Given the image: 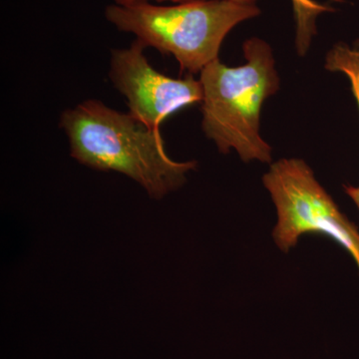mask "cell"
<instances>
[{
  "label": "cell",
  "instance_id": "5b68a950",
  "mask_svg": "<svg viewBox=\"0 0 359 359\" xmlns=\"http://www.w3.org/2000/svg\"><path fill=\"white\" fill-rule=\"evenodd\" d=\"M146 47L139 40L127 48L111 51L109 78L126 98L129 114L153 129L178 111L201 103L200 79L190 75L173 78L156 70L146 58Z\"/></svg>",
  "mask_w": 359,
  "mask_h": 359
},
{
  "label": "cell",
  "instance_id": "52a82bcc",
  "mask_svg": "<svg viewBox=\"0 0 359 359\" xmlns=\"http://www.w3.org/2000/svg\"><path fill=\"white\" fill-rule=\"evenodd\" d=\"M117 1H150L156 4H162V2H173V4H180V2L190 1V0H114ZM231 1L237 2V4H245V6H257V0H231Z\"/></svg>",
  "mask_w": 359,
  "mask_h": 359
},
{
  "label": "cell",
  "instance_id": "6da1fadb",
  "mask_svg": "<svg viewBox=\"0 0 359 359\" xmlns=\"http://www.w3.org/2000/svg\"><path fill=\"white\" fill-rule=\"evenodd\" d=\"M59 127L69 142L70 155L97 171L117 172L133 180L152 199L179 190L196 161L179 162L168 155L159 129H153L89 99L63 111Z\"/></svg>",
  "mask_w": 359,
  "mask_h": 359
},
{
  "label": "cell",
  "instance_id": "277c9868",
  "mask_svg": "<svg viewBox=\"0 0 359 359\" xmlns=\"http://www.w3.org/2000/svg\"><path fill=\"white\" fill-rule=\"evenodd\" d=\"M276 210L273 242L287 252L306 233H323L353 257L359 271V231L302 159H280L264 175Z\"/></svg>",
  "mask_w": 359,
  "mask_h": 359
},
{
  "label": "cell",
  "instance_id": "ba28073f",
  "mask_svg": "<svg viewBox=\"0 0 359 359\" xmlns=\"http://www.w3.org/2000/svg\"><path fill=\"white\" fill-rule=\"evenodd\" d=\"M344 192L349 196V197L353 199V202L355 203V205H358V211H359V186L353 187L346 185L344 186Z\"/></svg>",
  "mask_w": 359,
  "mask_h": 359
},
{
  "label": "cell",
  "instance_id": "7a4b0ae2",
  "mask_svg": "<svg viewBox=\"0 0 359 359\" xmlns=\"http://www.w3.org/2000/svg\"><path fill=\"white\" fill-rule=\"evenodd\" d=\"M245 63L238 67L217 59L200 73L202 129L219 152L236 151L244 162H271V148L261 135L264 101L280 89L273 49L257 37L243 45Z\"/></svg>",
  "mask_w": 359,
  "mask_h": 359
},
{
  "label": "cell",
  "instance_id": "8992f818",
  "mask_svg": "<svg viewBox=\"0 0 359 359\" xmlns=\"http://www.w3.org/2000/svg\"><path fill=\"white\" fill-rule=\"evenodd\" d=\"M295 21V46L299 55H306L316 34V20L332 8L314 0H292Z\"/></svg>",
  "mask_w": 359,
  "mask_h": 359
},
{
  "label": "cell",
  "instance_id": "3957f363",
  "mask_svg": "<svg viewBox=\"0 0 359 359\" xmlns=\"http://www.w3.org/2000/svg\"><path fill=\"white\" fill-rule=\"evenodd\" d=\"M261 9L231 0H190L174 6L150 1H117L105 8L106 20L132 33L144 46L172 55L182 70L201 73L219 59L224 39Z\"/></svg>",
  "mask_w": 359,
  "mask_h": 359
}]
</instances>
